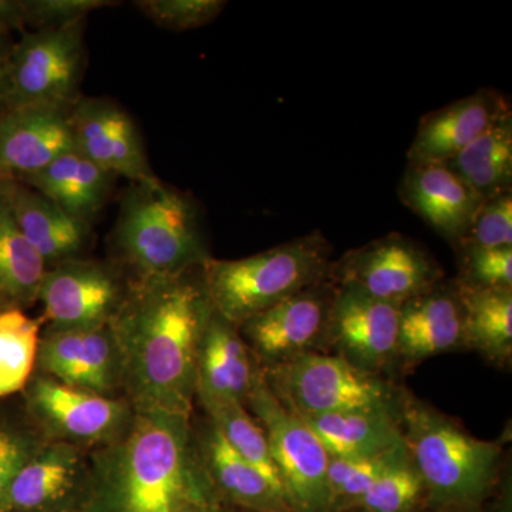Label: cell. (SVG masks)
I'll use <instances>...</instances> for the list:
<instances>
[{"label":"cell","mask_w":512,"mask_h":512,"mask_svg":"<svg viewBox=\"0 0 512 512\" xmlns=\"http://www.w3.org/2000/svg\"><path fill=\"white\" fill-rule=\"evenodd\" d=\"M404 453L406 444L375 457H329L328 485L332 512L356 510L377 478Z\"/></svg>","instance_id":"cell-31"},{"label":"cell","mask_w":512,"mask_h":512,"mask_svg":"<svg viewBox=\"0 0 512 512\" xmlns=\"http://www.w3.org/2000/svg\"><path fill=\"white\" fill-rule=\"evenodd\" d=\"M426 504V487L409 451L383 471L356 510L366 512H417Z\"/></svg>","instance_id":"cell-32"},{"label":"cell","mask_w":512,"mask_h":512,"mask_svg":"<svg viewBox=\"0 0 512 512\" xmlns=\"http://www.w3.org/2000/svg\"><path fill=\"white\" fill-rule=\"evenodd\" d=\"M221 0H141L136 6L160 28L183 32L202 28L220 16Z\"/></svg>","instance_id":"cell-35"},{"label":"cell","mask_w":512,"mask_h":512,"mask_svg":"<svg viewBox=\"0 0 512 512\" xmlns=\"http://www.w3.org/2000/svg\"><path fill=\"white\" fill-rule=\"evenodd\" d=\"M215 493L190 417L136 412L123 436L89 451L80 512H180Z\"/></svg>","instance_id":"cell-2"},{"label":"cell","mask_w":512,"mask_h":512,"mask_svg":"<svg viewBox=\"0 0 512 512\" xmlns=\"http://www.w3.org/2000/svg\"><path fill=\"white\" fill-rule=\"evenodd\" d=\"M0 195L47 268L83 258L92 228L20 181H0Z\"/></svg>","instance_id":"cell-21"},{"label":"cell","mask_w":512,"mask_h":512,"mask_svg":"<svg viewBox=\"0 0 512 512\" xmlns=\"http://www.w3.org/2000/svg\"><path fill=\"white\" fill-rule=\"evenodd\" d=\"M446 164L484 198L512 191V114Z\"/></svg>","instance_id":"cell-28"},{"label":"cell","mask_w":512,"mask_h":512,"mask_svg":"<svg viewBox=\"0 0 512 512\" xmlns=\"http://www.w3.org/2000/svg\"><path fill=\"white\" fill-rule=\"evenodd\" d=\"M28 419L46 441L92 451L126 433L136 410L123 396L74 389L35 372L23 389Z\"/></svg>","instance_id":"cell-9"},{"label":"cell","mask_w":512,"mask_h":512,"mask_svg":"<svg viewBox=\"0 0 512 512\" xmlns=\"http://www.w3.org/2000/svg\"><path fill=\"white\" fill-rule=\"evenodd\" d=\"M0 308H2V306H0Z\"/></svg>","instance_id":"cell-44"},{"label":"cell","mask_w":512,"mask_h":512,"mask_svg":"<svg viewBox=\"0 0 512 512\" xmlns=\"http://www.w3.org/2000/svg\"><path fill=\"white\" fill-rule=\"evenodd\" d=\"M245 407L268 440L286 503L292 512H332L329 454L316 434L276 397L259 367Z\"/></svg>","instance_id":"cell-7"},{"label":"cell","mask_w":512,"mask_h":512,"mask_svg":"<svg viewBox=\"0 0 512 512\" xmlns=\"http://www.w3.org/2000/svg\"><path fill=\"white\" fill-rule=\"evenodd\" d=\"M110 5L116 3L109 0H25L26 25L36 30L63 28Z\"/></svg>","instance_id":"cell-37"},{"label":"cell","mask_w":512,"mask_h":512,"mask_svg":"<svg viewBox=\"0 0 512 512\" xmlns=\"http://www.w3.org/2000/svg\"><path fill=\"white\" fill-rule=\"evenodd\" d=\"M113 180L114 175L74 147L20 183L29 185L77 220L90 224L106 204Z\"/></svg>","instance_id":"cell-24"},{"label":"cell","mask_w":512,"mask_h":512,"mask_svg":"<svg viewBox=\"0 0 512 512\" xmlns=\"http://www.w3.org/2000/svg\"><path fill=\"white\" fill-rule=\"evenodd\" d=\"M2 39V37H0ZM9 50L0 46V111L5 110L6 79H8Z\"/></svg>","instance_id":"cell-40"},{"label":"cell","mask_w":512,"mask_h":512,"mask_svg":"<svg viewBox=\"0 0 512 512\" xmlns=\"http://www.w3.org/2000/svg\"><path fill=\"white\" fill-rule=\"evenodd\" d=\"M460 247L512 248V191L485 198Z\"/></svg>","instance_id":"cell-34"},{"label":"cell","mask_w":512,"mask_h":512,"mask_svg":"<svg viewBox=\"0 0 512 512\" xmlns=\"http://www.w3.org/2000/svg\"><path fill=\"white\" fill-rule=\"evenodd\" d=\"M353 512H366V511H362V510H353Z\"/></svg>","instance_id":"cell-43"},{"label":"cell","mask_w":512,"mask_h":512,"mask_svg":"<svg viewBox=\"0 0 512 512\" xmlns=\"http://www.w3.org/2000/svg\"><path fill=\"white\" fill-rule=\"evenodd\" d=\"M456 285L464 309L466 349L495 365H507L512 356V289Z\"/></svg>","instance_id":"cell-26"},{"label":"cell","mask_w":512,"mask_h":512,"mask_svg":"<svg viewBox=\"0 0 512 512\" xmlns=\"http://www.w3.org/2000/svg\"><path fill=\"white\" fill-rule=\"evenodd\" d=\"M258 369L238 326L214 311L201 340L197 399L201 403L238 402L245 406Z\"/></svg>","instance_id":"cell-22"},{"label":"cell","mask_w":512,"mask_h":512,"mask_svg":"<svg viewBox=\"0 0 512 512\" xmlns=\"http://www.w3.org/2000/svg\"><path fill=\"white\" fill-rule=\"evenodd\" d=\"M336 286L320 282L238 326L255 362L274 369L308 353H326Z\"/></svg>","instance_id":"cell-12"},{"label":"cell","mask_w":512,"mask_h":512,"mask_svg":"<svg viewBox=\"0 0 512 512\" xmlns=\"http://www.w3.org/2000/svg\"><path fill=\"white\" fill-rule=\"evenodd\" d=\"M25 26V0H0V37Z\"/></svg>","instance_id":"cell-38"},{"label":"cell","mask_w":512,"mask_h":512,"mask_svg":"<svg viewBox=\"0 0 512 512\" xmlns=\"http://www.w3.org/2000/svg\"><path fill=\"white\" fill-rule=\"evenodd\" d=\"M70 113L45 106L0 111V181H23L74 148Z\"/></svg>","instance_id":"cell-17"},{"label":"cell","mask_w":512,"mask_h":512,"mask_svg":"<svg viewBox=\"0 0 512 512\" xmlns=\"http://www.w3.org/2000/svg\"><path fill=\"white\" fill-rule=\"evenodd\" d=\"M397 333L399 306L336 286L326 340L332 355L363 372L384 376L397 366Z\"/></svg>","instance_id":"cell-13"},{"label":"cell","mask_w":512,"mask_h":512,"mask_svg":"<svg viewBox=\"0 0 512 512\" xmlns=\"http://www.w3.org/2000/svg\"><path fill=\"white\" fill-rule=\"evenodd\" d=\"M89 451L46 441L10 481L0 512H80Z\"/></svg>","instance_id":"cell-14"},{"label":"cell","mask_w":512,"mask_h":512,"mask_svg":"<svg viewBox=\"0 0 512 512\" xmlns=\"http://www.w3.org/2000/svg\"><path fill=\"white\" fill-rule=\"evenodd\" d=\"M201 404L208 414V420L217 427L229 446L282 491L281 481H279L278 471H276L274 460H272L265 431L255 417L248 413L247 407L238 402H204Z\"/></svg>","instance_id":"cell-30"},{"label":"cell","mask_w":512,"mask_h":512,"mask_svg":"<svg viewBox=\"0 0 512 512\" xmlns=\"http://www.w3.org/2000/svg\"><path fill=\"white\" fill-rule=\"evenodd\" d=\"M46 269L45 259L20 231L0 195V301L22 309L33 305Z\"/></svg>","instance_id":"cell-27"},{"label":"cell","mask_w":512,"mask_h":512,"mask_svg":"<svg viewBox=\"0 0 512 512\" xmlns=\"http://www.w3.org/2000/svg\"><path fill=\"white\" fill-rule=\"evenodd\" d=\"M43 323L18 306L0 308V399L22 393L35 375Z\"/></svg>","instance_id":"cell-29"},{"label":"cell","mask_w":512,"mask_h":512,"mask_svg":"<svg viewBox=\"0 0 512 512\" xmlns=\"http://www.w3.org/2000/svg\"><path fill=\"white\" fill-rule=\"evenodd\" d=\"M45 443L28 416L25 420L0 416V498L23 464Z\"/></svg>","instance_id":"cell-36"},{"label":"cell","mask_w":512,"mask_h":512,"mask_svg":"<svg viewBox=\"0 0 512 512\" xmlns=\"http://www.w3.org/2000/svg\"><path fill=\"white\" fill-rule=\"evenodd\" d=\"M400 426L431 510L481 508L497 484L503 441L471 436L446 414L406 392Z\"/></svg>","instance_id":"cell-3"},{"label":"cell","mask_w":512,"mask_h":512,"mask_svg":"<svg viewBox=\"0 0 512 512\" xmlns=\"http://www.w3.org/2000/svg\"><path fill=\"white\" fill-rule=\"evenodd\" d=\"M301 419L329 457H375L404 444L400 413L389 410H357Z\"/></svg>","instance_id":"cell-25"},{"label":"cell","mask_w":512,"mask_h":512,"mask_svg":"<svg viewBox=\"0 0 512 512\" xmlns=\"http://www.w3.org/2000/svg\"><path fill=\"white\" fill-rule=\"evenodd\" d=\"M36 372L57 382L103 394L120 396L121 359L110 325L97 329L43 330L37 350Z\"/></svg>","instance_id":"cell-15"},{"label":"cell","mask_w":512,"mask_h":512,"mask_svg":"<svg viewBox=\"0 0 512 512\" xmlns=\"http://www.w3.org/2000/svg\"><path fill=\"white\" fill-rule=\"evenodd\" d=\"M332 245L320 231L309 232L268 251L234 259H208L202 279L214 311L239 326L320 282L328 281Z\"/></svg>","instance_id":"cell-4"},{"label":"cell","mask_w":512,"mask_h":512,"mask_svg":"<svg viewBox=\"0 0 512 512\" xmlns=\"http://www.w3.org/2000/svg\"><path fill=\"white\" fill-rule=\"evenodd\" d=\"M0 306H8V305H5V303H3L2 301H0Z\"/></svg>","instance_id":"cell-42"},{"label":"cell","mask_w":512,"mask_h":512,"mask_svg":"<svg viewBox=\"0 0 512 512\" xmlns=\"http://www.w3.org/2000/svg\"><path fill=\"white\" fill-rule=\"evenodd\" d=\"M130 279L117 266L94 259H73L50 266L39 299L49 330L109 326L126 299Z\"/></svg>","instance_id":"cell-11"},{"label":"cell","mask_w":512,"mask_h":512,"mask_svg":"<svg viewBox=\"0 0 512 512\" xmlns=\"http://www.w3.org/2000/svg\"><path fill=\"white\" fill-rule=\"evenodd\" d=\"M264 372L276 397L299 417L402 410L404 390L392 380L363 372L332 353H308Z\"/></svg>","instance_id":"cell-6"},{"label":"cell","mask_w":512,"mask_h":512,"mask_svg":"<svg viewBox=\"0 0 512 512\" xmlns=\"http://www.w3.org/2000/svg\"><path fill=\"white\" fill-rule=\"evenodd\" d=\"M70 121L74 147L107 173L134 184L157 180L133 120L117 104L103 99L79 100Z\"/></svg>","instance_id":"cell-16"},{"label":"cell","mask_w":512,"mask_h":512,"mask_svg":"<svg viewBox=\"0 0 512 512\" xmlns=\"http://www.w3.org/2000/svg\"><path fill=\"white\" fill-rule=\"evenodd\" d=\"M84 20L23 33L10 47L5 110L45 106L72 110L83 77Z\"/></svg>","instance_id":"cell-8"},{"label":"cell","mask_w":512,"mask_h":512,"mask_svg":"<svg viewBox=\"0 0 512 512\" xmlns=\"http://www.w3.org/2000/svg\"><path fill=\"white\" fill-rule=\"evenodd\" d=\"M464 349V309L454 279H443L399 306L397 366L414 367L429 357Z\"/></svg>","instance_id":"cell-19"},{"label":"cell","mask_w":512,"mask_h":512,"mask_svg":"<svg viewBox=\"0 0 512 512\" xmlns=\"http://www.w3.org/2000/svg\"><path fill=\"white\" fill-rule=\"evenodd\" d=\"M507 97L480 89L421 119L409 151V164H446L494 124L510 116Z\"/></svg>","instance_id":"cell-20"},{"label":"cell","mask_w":512,"mask_h":512,"mask_svg":"<svg viewBox=\"0 0 512 512\" xmlns=\"http://www.w3.org/2000/svg\"><path fill=\"white\" fill-rule=\"evenodd\" d=\"M443 279V269L429 249L397 232L346 252L332 262L329 272L333 285L348 286L397 306Z\"/></svg>","instance_id":"cell-10"},{"label":"cell","mask_w":512,"mask_h":512,"mask_svg":"<svg viewBox=\"0 0 512 512\" xmlns=\"http://www.w3.org/2000/svg\"><path fill=\"white\" fill-rule=\"evenodd\" d=\"M194 433L202 466L222 500L251 512H292L284 493L239 456L210 420Z\"/></svg>","instance_id":"cell-23"},{"label":"cell","mask_w":512,"mask_h":512,"mask_svg":"<svg viewBox=\"0 0 512 512\" xmlns=\"http://www.w3.org/2000/svg\"><path fill=\"white\" fill-rule=\"evenodd\" d=\"M114 239L134 278L184 274L211 258L197 204L158 178L128 192Z\"/></svg>","instance_id":"cell-5"},{"label":"cell","mask_w":512,"mask_h":512,"mask_svg":"<svg viewBox=\"0 0 512 512\" xmlns=\"http://www.w3.org/2000/svg\"><path fill=\"white\" fill-rule=\"evenodd\" d=\"M214 308L201 268L130 279L110 323L121 359V396L136 412L190 417L197 366Z\"/></svg>","instance_id":"cell-1"},{"label":"cell","mask_w":512,"mask_h":512,"mask_svg":"<svg viewBox=\"0 0 512 512\" xmlns=\"http://www.w3.org/2000/svg\"><path fill=\"white\" fill-rule=\"evenodd\" d=\"M458 284L478 289H512V248L460 247Z\"/></svg>","instance_id":"cell-33"},{"label":"cell","mask_w":512,"mask_h":512,"mask_svg":"<svg viewBox=\"0 0 512 512\" xmlns=\"http://www.w3.org/2000/svg\"><path fill=\"white\" fill-rule=\"evenodd\" d=\"M434 512H483L481 508H467V510H441Z\"/></svg>","instance_id":"cell-41"},{"label":"cell","mask_w":512,"mask_h":512,"mask_svg":"<svg viewBox=\"0 0 512 512\" xmlns=\"http://www.w3.org/2000/svg\"><path fill=\"white\" fill-rule=\"evenodd\" d=\"M227 501L222 500L220 494L215 493L210 497L204 498V500L195 501L187 507H184L180 512H231L229 510Z\"/></svg>","instance_id":"cell-39"},{"label":"cell","mask_w":512,"mask_h":512,"mask_svg":"<svg viewBox=\"0 0 512 512\" xmlns=\"http://www.w3.org/2000/svg\"><path fill=\"white\" fill-rule=\"evenodd\" d=\"M399 197L453 248L467 234L485 200L456 171L439 163H407Z\"/></svg>","instance_id":"cell-18"}]
</instances>
